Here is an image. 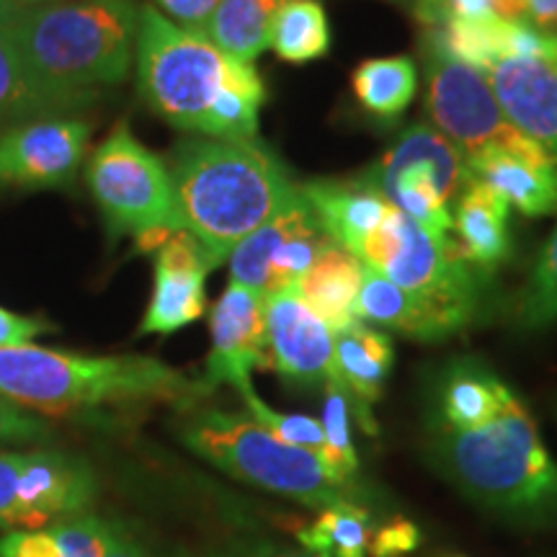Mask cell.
<instances>
[{
  "label": "cell",
  "instance_id": "cell-1",
  "mask_svg": "<svg viewBox=\"0 0 557 557\" xmlns=\"http://www.w3.org/2000/svg\"><path fill=\"white\" fill-rule=\"evenodd\" d=\"M137 90L150 111L181 132L256 139L267 86L259 70L233 60L207 34L181 29L156 5H139Z\"/></svg>",
  "mask_w": 557,
  "mask_h": 557
},
{
  "label": "cell",
  "instance_id": "cell-2",
  "mask_svg": "<svg viewBox=\"0 0 557 557\" xmlns=\"http://www.w3.org/2000/svg\"><path fill=\"white\" fill-rule=\"evenodd\" d=\"M169 171L178 227L201 243L214 267L297 189L259 137H186L173 148Z\"/></svg>",
  "mask_w": 557,
  "mask_h": 557
},
{
  "label": "cell",
  "instance_id": "cell-3",
  "mask_svg": "<svg viewBox=\"0 0 557 557\" xmlns=\"http://www.w3.org/2000/svg\"><path fill=\"white\" fill-rule=\"evenodd\" d=\"M0 395L32 413L70 416L139 403H173L189 410L209 393L201 380L156 357H94L26 344L0 348Z\"/></svg>",
  "mask_w": 557,
  "mask_h": 557
},
{
  "label": "cell",
  "instance_id": "cell-4",
  "mask_svg": "<svg viewBox=\"0 0 557 557\" xmlns=\"http://www.w3.org/2000/svg\"><path fill=\"white\" fill-rule=\"evenodd\" d=\"M137 18L135 0H60L18 9L3 32L34 78L86 109L127 81Z\"/></svg>",
  "mask_w": 557,
  "mask_h": 557
},
{
  "label": "cell",
  "instance_id": "cell-5",
  "mask_svg": "<svg viewBox=\"0 0 557 557\" xmlns=\"http://www.w3.org/2000/svg\"><path fill=\"white\" fill-rule=\"evenodd\" d=\"M431 431L438 465L468 496L521 524L557 527V462L513 389L485 426Z\"/></svg>",
  "mask_w": 557,
  "mask_h": 557
},
{
  "label": "cell",
  "instance_id": "cell-6",
  "mask_svg": "<svg viewBox=\"0 0 557 557\" xmlns=\"http://www.w3.org/2000/svg\"><path fill=\"white\" fill-rule=\"evenodd\" d=\"M176 431L186 449L240 483L320 511L361 506L359 493L341 485L323 459L284 444L248 410L194 406Z\"/></svg>",
  "mask_w": 557,
  "mask_h": 557
},
{
  "label": "cell",
  "instance_id": "cell-7",
  "mask_svg": "<svg viewBox=\"0 0 557 557\" xmlns=\"http://www.w3.org/2000/svg\"><path fill=\"white\" fill-rule=\"evenodd\" d=\"M359 261L426 299L459 331L468 329L478 315L480 287L472 263L462 259L455 240L431 238L395 205L387 207L377 230L361 246Z\"/></svg>",
  "mask_w": 557,
  "mask_h": 557
},
{
  "label": "cell",
  "instance_id": "cell-8",
  "mask_svg": "<svg viewBox=\"0 0 557 557\" xmlns=\"http://www.w3.org/2000/svg\"><path fill=\"white\" fill-rule=\"evenodd\" d=\"M86 186L99 207L109 243L150 230H181L169 163L120 122L86 160Z\"/></svg>",
  "mask_w": 557,
  "mask_h": 557
},
{
  "label": "cell",
  "instance_id": "cell-9",
  "mask_svg": "<svg viewBox=\"0 0 557 557\" xmlns=\"http://www.w3.org/2000/svg\"><path fill=\"white\" fill-rule=\"evenodd\" d=\"M99 480L86 457L67 449L0 447V529L24 532L94 511Z\"/></svg>",
  "mask_w": 557,
  "mask_h": 557
},
{
  "label": "cell",
  "instance_id": "cell-10",
  "mask_svg": "<svg viewBox=\"0 0 557 557\" xmlns=\"http://www.w3.org/2000/svg\"><path fill=\"white\" fill-rule=\"evenodd\" d=\"M329 243L310 201L297 186L289 199L230 253V282L261 292L263 297L295 289Z\"/></svg>",
  "mask_w": 557,
  "mask_h": 557
},
{
  "label": "cell",
  "instance_id": "cell-11",
  "mask_svg": "<svg viewBox=\"0 0 557 557\" xmlns=\"http://www.w3.org/2000/svg\"><path fill=\"white\" fill-rule=\"evenodd\" d=\"M426 111L465 158L521 137L498 107L491 81L480 70L426 47Z\"/></svg>",
  "mask_w": 557,
  "mask_h": 557
},
{
  "label": "cell",
  "instance_id": "cell-12",
  "mask_svg": "<svg viewBox=\"0 0 557 557\" xmlns=\"http://www.w3.org/2000/svg\"><path fill=\"white\" fill-rule=\"evenodd\" d=\"M94 127L81 116H47L0 135V186L18 191L73 189Z\"/></svg>",
  "mask_w": 557,
  "mask_h": 557
},
{
  "label": "cell",
  "instance_id": "cell-13",
  "mask_svg": "<svg viewBox=\"0 0 557 557\" xmlns=\"http://www.w3.org/2000/svg\"><path fill=\"white\" fill-rule=\"evenodd\" d=\"M267 354L284 385L292 389H323L336 377L333 331L320 320L297 289L267 297Z\"/></svg>",
  "mask_w": 557,
  "mask_h": 557
},
{
  "label": "cell",
  "instance_id": "cell-14",
  "mask_svg": "<svg viewBox=\"0 0 557 557\" xmlns=\"http://www.w3.org/2000/svg\"><path fill=\"white\" fill-rule=\"evenodd\" d=\"M263 305L267 297L261 292L240 287L235 282H230L214 302L209 315L212 348L201 377L207 393H214V387L220 385H230L240 393L250 387L253 369L269 367Z\"/></svg>",
  "mask_w": 557,
  "mask_h": 557
},
{
  "label": "cell",
  "instance_id": "cell-15",
  "mask_svg": "<svg viewBox=\"0 0 557 557\" xmlns=\"http://www.w3.org/2000/svg\"><path fill=\"white\" fill-rule=\"evenodd\" d=\"M214 269L201 243L176 230L156 253L152 295L137 336H173L207 312V274Z\"/></svg>",
  "mask_w": 557,
  "mask_h": 557
},
{
  "label": "cell",
  "instance_id": "cell-16",
  "mask_svg": "<svg viewBox=\"0 0 557 557\" xmlns=\"http://www.w3.org/2000/svg\"><path fill=\"white\" fill-rule=\"evenodd\" d=\"M465 160L470 181L485 184L527 218L557 212V163L529 137L521 135L513 143L485 148Z\"/></svg>",
  "mask_w": 557,
  "mask_h": 557
},
{
  "label": "cell",
  "instance_id": "cell-17",
  "mask_svg": "<svg viewBox=\"0 0 557 557\" xmlns=\"http://www.w3.org/2000/svg\"><path fill=\"white\" fill-rule=\"evenodd\" d=\"M485 75L508 124L537 143L557 163V62L508 58Z\"/></svg>",
  "mask_w": 557,
  "mask_h": 557
},
{
  "label": "cell",
  "instance_id": "cell-18",
  "mask_svg": "<svg viewBox=\"0 0 557 557\" xmlns=\"http://www.w3.org/2000/svg\"><path fill=\"white\" fill-rule=\"evenodd\" d=\"M406 178L426 181L451 207V201H457L465 186L470 184L468 160L442 132H436L431 124L416 122L380 158V163H374L361 176V181H367L380 194L385 186Z\"/></svg>",
  "mask_w": 557,
  "mask_h": 557
},
{
  "label": "cell",
  "instance_id": "cell-19",
  "mask_svg": "<svg viewBox=\"0 0 557 557\" xmlns=\"http://www.w3.org/2000/svg\"><path fill=\"white\" fill-rule=\"evenodd\" d=\"M299 191L310 201L329 240L351 250L357 259L361 246L377 230L389 207V201L361 178L310 181L299 186Z\"/></svg>",
  "mask_w": 557,
  "mask_h": 557
},
{
  "label": "cell",
  "instance_id": "cell-20",
  "mask_svg": "<svg viewBox=\"0 0 557 557\" xmlns=\"http://www.w3.org/2000/svg\"><path fill=\"white\" fill-rule=\"evenodd\" d=\"M354 315L359 323L377 325V329L395 331L416 341H442L459 333L457 325L444 312L431 308L426 299L398 287L369 267H364V274H361Z\"/></svg>",
  "mask_w": 557,
  "mask_h": 557
},
{
  "label": "cell",
  "instance_id": "cell-21",
  "mask_svg": "<svg viewBox=\"0 0 557 557\" xmlns=\"http://www.w3.org/2000/svg\"><path fill=\"white\" fill-rule=\"evenodd\" d=\"M508 220L511 207L485 184L470 181L451 212V230L457 233L455 246L462 259L478 269L500 267L511 253Z\"/></svg>",
  "mask_w": 557,
  "mask_h": 557
},
{
  "label": "cell",
  "instance_id": "cell-22",
  "mask_svg": "<svg viewBox=\"0 0 557 557\" xmlns=\"http://www.w3.org/2000/svg\"><path fill=\"white\" fill-rule=\"evenodd\" d=\"M120 524L96 511L73 513L39 529L5 532L0 557H107Z\"/></svg>",
  "mask_w": 557,
  "mask_h": 557
},
{
  "label": "cell",
  "instance_id": "cell-23",
  "mask_svg": "<svg viewBox=\"0 0 557 557\" xmlns=\"http://www.w3.org/2000/svg\"><path fill=\"white\" fill-rule=\"evenodd\" d=\"M508 387L496 372L478 359H457L438 380L434 426L470 431L480 429L504 406Z\"/></svg>",
  "mask_w": 557,
  "mask_h": 557
},
{
  "label": "cell",
  "instance_id": "cell-24",
  "mask_svg": "<svg viewBox=\"0 0 557 557\" xmlns=\"http://www.w3.org/2000/svg\"><path fill=\"white\" fill-rule=\"evenodd\" d=\"M361 274H364V263L351 250L329 243L310 263L295 289L310 305V310L333 333H338L357 323L354 308H357Z\"/></svg>",
  "mask_w": 557,
  "mask_h": 557
},
{
  "label": "cell",
  "instance_id": "cell-25",
  "mask_svg": "<svg viewBox=\"0 0 557 557\" xmlns=\"http://www.w3.org/2000/svg\"><path fill=\"white\" fill-rule=\"evenodd\" d=\"M333 364L336 377L359 406L372 408L385 393L395 364V348L387 333L367 323H351L333 333Z\"/></svg>",
  "mask_w": 557,
  "mask_h": 557
},
{
  "label": "cell",
  "instance_id": "cell-26",
  "mask_svg": "<svg viewBox=\"0 0 557 557\" xmlns=\"http://www.w3.org/2000/svg\"><path fill=\"white\" fill-rule=\"evenodd\" d=\"M83 107L39 83L18 58L9 34L0 29V135L24 122L75 116Z\"/></svg>",
  "mask_w": 557,
  "mask_h": 557
},
{
  "label": "cell",
  "instance_id": "cell-27",
  "mask_svg": "<svg viewBox=\"0 0 557 557\" xmlns=\"http://www.w3.org/2000/svg\"><path fill=\"white\" fill-rule=\"evenodd\" d=\"M289 0H220L207 37L233 60L253 65L269 50L271 26Z\"/></svg>",
  "mask_w": 557,
  "mask_h": 557
},
{
  "label": "cell",
  "instance_id": "cell-28",
  "mask_svg": "<svg viewBox=\"0 0 557 557\" xmlns=\"http://www.w3.org/2000/svg\"><path fill=\"white\" fill-rule=\"evenodd\" d=\"M351 94L369 116L395 122L418 94V67L413 58L393 54V58L364 60L351 73Z\"/></svg>",
  "mask_w": 557,
  "mask_h": 557
},
{
  "label": "cell",
  "instance_id": "cell-29",
  "mask_svg": "<svg viewBox=\"0 0 557 557\" xmlns=\"http://www.w3.org/2000/svg\"><path fill=\"white\" fill-rule=\"evenodd\" d=\"M351 416L359 418L361 429L367 434H377V421L372 418V410L359 406L354 400V395L341 385L338 377H333L329 385L323 387V423L325 431V444H329V470L331 475L338 480L341 485L348 487V491L359 493V455L357 447H354L351 438Z\"/></svg>",
  "mask_w": 557,
  "mask_h": 557
},
{
  "label": "cell",
  "instance_id": "cell-30",
  "mask_svg": "<svg viewBox=\"0 0 557 557\" xmlns=\"http://www.w3.org/2000/svg\"><path fill=\"white\" fill-rule=\"evenodd\" d=\"M331 24L320 0H289L271 26L269 47L278 60L308 65L331 52Z\"/></svg>",
  "mask_w": 557,
  "mask_h": 557
},
{
  "label": "cell",
  "instance_id": "cell-31",
  "mask_svg": "<svg viewBox=\"0 0 557 557\" xmlns=\"http://www.w3.org/2000/svg\"><path fill=\"white\" fill-rule=\"evenodd\" d=\"M299 545L318 557H367L372 513L364 506L325 508L297 532Z\"/></svg>",
  "mask_w": 557,
  "mask_h": 557
},
{
  "label": "cell",
  "instance_id": "cell-32",
  "mask_svg": "<svg viewBox=\"0 0 557 557\" xmlns=\"http://www.w3.org/2000/svg\"><path fill=\"white\" fill-rule=\"evenodd\" d=\"M513 323L521 331H545L557 323V225L513 299Z\"/></svg>",
  "mask_w": 557,
  "mask_h": 557
},
{
  "label": "cell",
  "instance_id": "cell-33",
  "mask_svg": "<svg viewBox=\"0 0 557 557\" xmlns=\"http://www.w3.org/2000/svg\"><path fill=\"white\" fill-rule=\"evenodd\" d=\"M240 398L246 403V410L261 426H267L276 438H282L284 444H292V447L308 449L320 459H329V444H325V431L323 423L318 418L299 416V413H282V410H274L267 400L256 393L253 385L240 389ZM329 465V462H325Z\"/></svg>",
  "mask_w": 557,
  "mask_h": 557
},
{
  "label": "cell",
  "instance_id": "cell-34",
  "mask_svg": "<svg viewBox=\"0 0 557 557\" xmlns=\"http://www.w3.org/2000/svg\"><path fill=\"white\" fill-rule=\"evenodd\" d=\"M52 423L45 416L21 408L0 395V447L5 444H45L52 438Z\"/></svg>",
  "mask_w": 557,
  "mask_h": 557
},
{
  "label": "cell",
  "instance_id": "cell-35",
  "mask_svg": "<svg viewBox=\"0 0 557 557\" xmlns=\"http://www.w3.org/2000/svg\"><path fill=\"white\" fill-rule=\"evenodd\" d=\"M165 18L194 34H207L220 0H152Z\"/></svg>",
  "mask_w": 557,
  "mask_h": 557
},
{
  "label": "cell",
  "instance_id": "cell-36",
  "mask_svg": "<svg viewBox=\"0 0 557 557\" xmlns=\"http://www.w3.org/2000/svg\"><path fill=\"white\" fill-rule=\"evenodd\" d=\"M54 331L58 329H54L50 320L39 315H18V312L0 305V348L34 344L39 336Z\"/></svg>",
  "mask_w": 557,
  "mask_h": 557
},
{
  "label": "cell",
  "instance_id": "cell-37",
  "mask_svg": "<svg viewBox=\"0 0 557 557\" xmlns=\"http://www.w3.org/2000/svg\"><path fill=\"white\" fill-rule=\"evenodd\" d=\"M418 529L410 521L395 519L387 527L374 529L372 540H369V553L372 557H403L413 553L418 547Z\"/></svg>",
  "mask_w": 557,
  "mask_h": 557
},
{
  "label": "cell",
  "instance_id": "cell-38",
  "mask_svg": "<svg viewBox=\"0 0 557 557\" xmlns=\"http://www.w3.org/2000/svg\"><path fill=\"white\" fill-rule=\"evenodd\" d=\"M201 557H318L305 549H289L282 545H269V542H243V545H230L225 549H212Z\"/></svg>",
  "mask_w": 557,
  "mask_h": 557
},
{
  "label": "cell",
  "instance_id": "cell-39",
  "mask_svg": "<svg viewBox=\"0 0 557 557\" xmlns=\"http://www.w3.org/2000/svg\"><path fill=\"white\" fill-rule=\"evenodd\" d=\"M107 557H163V555H158L148 542H143L135 532H129L127 527L120 524V529H116L114 545H111Z\"/></svg>",
  "mask_w": 557,
  "mask_h": 557
},
{
  "label": "cell",
  "instance_id": "cell-40",
  "mask_svg": "<svg viewBox=\"0 0 557 557\" xmlns=\"http://www.w3.org/2000/svg\"><path fill=\"white\" fill-rule=\"evenodd\" d=\"M447 5H449V18H462V21L498 18L496 13H493L491 0H447Z\"/></svg>",
  "mask_w": 557,
  "mask_h": 557
},
{
  "label": "cell",
  "instance_id": "cell-41",
  "mask_svg": "<svg viewBox=\"0 0 557 557\" xmlns=\"http://www.w3.org/2000/svg\"><path fill=\"white\" fill-rule=\"evenodd\" d=\"M529 21L540 32L557 37V0H529Z\"/></svg>",
  "mask_w": 557,
  "mask_h": 557
},
{
  "label": "cell",
  "instance_id": "cell-42",
  "mask_svg": "<svg viewBox=\"0 0 557 557\" xmlns=\"http://www.w3.org/2000/svg\"><path fill=\"white\" fill-rule=\"evenodd\" d=\"M493 13L500 21H527L529 18V0H491Z\"/></svg>",
  "mask_w": 557,
  "mask_h": 557
},
{
  "label": "cell",
  "instance_id": "cell-43",
  "mask_svg": "<svg viewBox=\"0 0 557 557\" xmlns=\"http://www.w3.org/2000/svg\"><path fill=\"white\" fill-rule=\"evenodd\" d=\"M18 11V5H13L11 0H0V29L13 18V13Z\"/></svg>",
  "mask_w": 557,
  "mask_h": 557
},
{
  "label": "cell",
  "instance_id": "cell-44",
  "mask_svg": "<svg viewBox=\"0 0 557 557\" xmlns=\"http://www.w3.org/2000/svg\"><path fill=\"white\" fill-rule=\"evenodd\" d=\"M18 9H34V5H47V3H60V0H11Z\"/></svg>",
  "mask_w": 557,
  "mask_h": 557
},
{
  "label": "cell",
  "instance_id": "cell-45",
  "mask_svg": "<svg viewBox=\"0 0 557 557\" xmlns=\"http://www.w3.org/2000/svg\"><path fill=\"white\" fill-rule=\"evenodd\" d=\"M395 3H408V5H413V0H395Z\"/></svg>",
  "mask_w": 557,
  "mask_h": 557
}]
</instances>
